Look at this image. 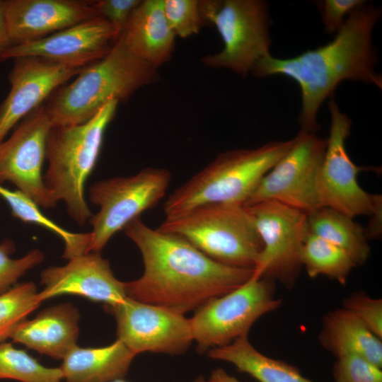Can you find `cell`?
Listing matches in <instances>:
<instances>
[{
	"label": "cell",
	"mask_w": 382,
	"mask_h": 382,
	"mask_svg": "<svg viewBox=\"0 0 382 382\" xmlns=\"http://www.w3.org/2000/svg\"><path fill=\"white\" fill-rule=\"evenodd\" d=\"M139 248L144 272L125 282L127 296L185 314L241 286L253 270L219 262L184 238L146 225L140 217L123 229Z\"/></svg>",
	"instance_id": "cell-1"
},
{
	"label": "cell",
	"mask_w": 382,
	"mask_h": 382,
	"mask_svg": "<svg viewBox=\"0 0 382 382\" xmlns=\"http://www.w3.org/2000/svg\"><path fill=\"white\" fill-rule=\"evenodd\" d=\"M381 15V8L366 3L349 15L327 44L286 59L270 54L251 74L259 78L281 74L295 81L301 96V129L316 133L320 129L319 108L333 96L339 83L349 80L381 89L382 77L375 69L378 59L372 42L374 28Z\"/></svg>",
	"instance_id": "cell-2"
},
{
	"label": "cell",
	"mask_w": 382,
	"mask_h": 382,
	"mask_svg": "<svg viewBox=\"0 0 382 382\" xmlns=\"http://www.w3.org/2000/svg\"><path fill=\"white\" fill-rule=\"evenodd\" d=\"M76 76L44 103L52 127L84 123L109 101L127 102L141 88L157 81L159 75L157 69L127 50L120 35L103 58Z\"/></svg>",
	"instance_id": "cell-3"
},
{
	"label": "cell",
	"mask_w": 382,
	"mask_h": 382,
	"mask_svg": "<svg viewBox=\"0 0 382 382\" xmlns=\"http://www.w3.org/2000/svg\"><path fill=\"white\" fill-rule=\"evenodd\" d=\"M293 141H272L255 149L221 153L168 196L163 204L165 219L203 205L244 206L262 178L290 149Z\"/></svg>",
	"instance_id": "cell-4"
},
{
	"label": "cell",
	"mask_w": 382,
	"mask_h": 382,
	"mask_svg": "<svg viewBox=\"0 0 382 382\" xmlns=\"http://www.w3.org/2000/svg\"><path fill=\"white\" fill-rule=\"evenodd\" d=\"M118 101L107 103L91 119L79 125L52 127L46 143L48 166L45 183L70 216L84 225L93 214L85 199V185L95 168L105 130Z\"/></svg>",
	"instance_id": "cell-5"
},
{
	"label": "cell",
	"mask_w": 382,
	"mask_h": 382,
	"mask_svg": "<svg viewBox=\"0 0 382 382\" xmlns=\"http://www.w3.org/2000/svg\"><path fill=\"white\" fill-rule=\"evenodd\" d=\"M180 236L222 264L254 270L262 250L261 238L244 206L213 204L194 208L157 228Z\"/></svg>",
	"instance_id": "cell-6"
},
{
	"label": "cell",
	"mask_w": 382,
	"mask_h": 382,
	"mask_svg": "<svg viewBox=\"0 0 382 382\" xmlns=\"http://www.w3.org/2000/svg\"><path fill=\"white\" fill-rule=\"evenodd\" d=\"M199 8L204 25L214 26L224 44L220 52L202 57L204 65L246 76L270 54L272 40L265 1L201 0Z\"/></svg>",
	"instance_id": "cell-7"
},
{
	"label": "cell",
	"mask_w": 382,
	"mask_h": 382,
	"mask_svg": "<svg viewBox=\"0 0 382 382\" xmlns=\"http://www.w3.org/2000/svg\"><path fill=\"white\" fill-rule=\"evenodd\" d=\"M171 180L163 168H146L128 177L99 180L89 189L90 201L99 211L89 219L92 226L87 253H100L109 240L164 197Z\"/></svg>",
	"instance_id": "cell-8"
},
{
	"label": "cell",
	"mask_w": 382,
	"mask_h": 382,
	"mask_svg": "<svg viewBox=\"0 0 382 382\" xmlns=\"http://www.w3.org/2000/svg\"><path fill=\"white\" fill-rule=\"evenodd\" d=\"M281 303L274 294V281L252 276L237 289L202 305L189 318L197 350L208 352L248 335L261 316Z\"/></svg>",
	"instance_id": "cell-9"
},
{
	"label": "cell",
	"mask_w": 382,
	"mask_h": 382,
	"mask_svg": "<svg viewBox=\"0 0 382 382\" xmlns=\"http://www.w3.org/2000/svg\"><path fill=\"white\" fill-rule=\"evenodd\" d=\"M245 208L262 243L253 276L293 287L303 267L301 253L309 233L308 214L272 200Z\"/></svg>",
	"instance_id": "cell-10"
},
{
	"label": "cell",
	"mask_w": 382,
	"mask_h": 382,
	"mask_svg": "<svg viewBox=\"0 0 382 382\" xmlns=\"http://www.w3.org/2000/svg\"><path fill=\"white\" fill-rule=\"evenodd\" d=\"M287 153L262 178L244 204L272 200L309 214L321 207L318 179L326 140L300 129Z\"/></svg>",
	"instance_id": "cell-11"
},
{
	"label": "cell",
	"mask_w": 382,
	"mask_h": 382,
	"mask_svg": "<svg viewBox=\"0 0 382 382\" xmlns=\"http://www.w3.org/2000/svg\"><path fill=\"white\" fill-rule=\"evenodd\" d=\"M328 108L331 122L318 179L320 205L352 219L371 216L381 205V196L366 192L357 181L359 173L367 168L356 166L346 150L352 120L341 112L333 96L329 98Z\"/></svg>",
	"instance_id": "cell-12"
},
{
	"label": "cell",
	"mask_w": 382,
	"mask_h": 382,
	"mask_svg": "<svg viewBox=\"0 0 382 382\" xmlns=\"http://www.w3.org/2000/svg\"><path fill=\"white\" fill-rule=\"evenodd\" d=\"M52 127L43 103L25 116L7 139L0 142V184L13 183L45 209L52 208L57 202L42 172Z\"/></svg>",
	"instance_id": "cell-13"
},
{
	"label": "cell",
	"mask_w": 382,
	"mask_h": 382,
	"mask_svg": "<svg viewBox=\"0 0 382 382\" xmlns=\"http://www.w3.org/2000/svg\"><path fill=\"white\" fill-rule=\"evenodd\" d=\"M115 318L117 337L134 354L142 352L178 355L193 342L189 318L163 306L127 297L121 303L104 306Z\"/></svg>",
	"instance_id": "cell-14"
},
{
	"label": "cell",
	"mask_w": 382,
	"mask_h": 382,
	"mask_svg": "<svg viewBox=\"0 0 382 382\" xmlns=\"http://www.w3.org/2000/svg\"><path fill=\"white\" fill-rule=\"evenodd\" d=\"M119 37L112 25L98 16L44 38L11 45L0 55V61L35 57L83 69L103 58Z\"/></svg>",
	"instance_id": "cell-15"
},
{
	"label": "cell",
	"mask_w": 382,
	"mask_h": 382,
	"mask_svg": "<svg viewBox=\"0 0 382 382\" xmlns=\"http://www.w3.org/2000/svg\"><path fill=\"white\" fill-rule=\"evenodd\" d=\"M83 69L71 68L40 57L14 59L8 75L10 91L0 104V142L19 121Z\"/></svg>",
	"instance_id": "cell-16"
},
{
	"label": "cell",
	"mask_w": 382,
	"mask_h": 382,
	"mask_svg": "<svg viewBox=\"0 0 382 382\" xmlns=\"http://www.w3.org/2000/svg\"><path fill=\"white\" fill-rule=\"evenodd\" d=\"M40 283L45 286L38 293L42 302L71 294L112 306L127 298L125 282L114 276L108 260L99 253H87L71 258L64 266L46 268L40 274Z\"/></svg>",
	"instance_id": "cell-17"
},
{
	"label": "cell",
	"mask_w": 382,
	"mask_h": 382,
	"mask_svg": "<svg viewBox=\"0 0 382 382\" xmlns=\"http://www.w3.org/2000/svg\"><path fill=\"white\" fill-rule=\"evenodd\" d=\"M98 16L93 1L4 0L5 23L12 45L44 38Z\"/></svg>",
	"instance_id": "cell-18"
},
{
	"label": "cell",
	"mask_w": 382,
	"mask_h": 382,
	"mask_svg": "<svg viewBox=\"0 0 382 382\" xmlns=\"http://www.w3.org/2000/svg\"><path fill=\"white\" fill-rule=\"evenodd\" d=\"M79 313L71 303L48 307L19 324L10 338L40 354L62 359L77 346Z\"/></svg>",
	"instance_id": "cell-19"
},
{
	"label": "cell",
	"mask_w": 382,
	"mask_h": 382,
	"mask_svg": "<svg viewBox=\"0 0 382 382\" xmlns=\"http://www.w3.org/2000/svg\"><path fill=\"white\" fill-rule=\"evenodd\" d=\"M121 36L132 54L157 69L175 50L176 36L165 17L163 0L141 1Z\"/></svg>",
	"instance_id": "cell-20"
},
{
	"label": "cell",
	"mask_w": 382,
	"mask_h": 382,
	"mask_svg": "<svg viewBox=\"0 0 382 382\" xmlns=\"http://www.w3.org/2000/svg\"><path fill=\"white\" fill-rule=\"evenodd\" d=\"M318 338L322 347L336 359L358 356L382 368L381 339L344 307L324 316Z\"/></svg>",
	"instance_id": "cell-21"
},
{
	"label": "cell",
	"mask_w": 382,
	"mask_h": 382,
	"mask_svg": "<svg viewBox=\"0 0 382 382\" xmlns=\"http://www.w3.org/2000/svg\"><path fill=\"white\" fill-rule=\"evenodd\" d=\"M134 354L117 339L103 347H74L59 366L66 382H110L123 378Z\"/></svg>",
	"instance_id": "cell-22"
},
{
	"label": "cell",
	"mask_w": 382,
	"mask_h": 382,
	"mask_svg": "<svg viewBox=\"0 0 382 382\" xmlns=\"http://www.w3.org/2000/svg\"><path fill=\"white\" fill-rule=\"evenodd\" d=\"M209 358L228 362L260 382H313L294 366L270 358L256 349L248 335L207 352Z\"/></svg>",
	"instance_id": "cell-23"
},
{
	"label": "cell",
	"mask_w": 382,
	"mask_h": 382,
	"mask_svg": "<svg viewBox=\"0 0 382 382\" xmlns=\"http://www.w3.org/2000/svg\"><path fill=\"white\" fill-rule=\"evenodd\" d=\"M309 232L346 251L357 265L366 262L370 248L364 229L352 218L328 207L308 214Z\"/></svg>",
	"instance_id": "cell-24"
},
{
	"label": "cell",
	"mask_w": 382,
	"mask_h": 382,
	"mask_svg": "<svg viewBox=\"0 0 382 382\" xmlns=\"http://www.w3.org/2000/svg\"><path fill=\"white\" fill-rule=\"evenodd\" d=\"M0 197L8 204L15 218L25 223L39 225L59 236L64 243L63 258L70 260L86 253L90 232L81 233L64 229L47 218L34 200L18 190H12L0 184Z\"/></svg>",
	"instance_id": "cell-25"
},
{
	"label": "cell",
	"mask_w": 382,
	"mask_h": 382,
	"mask_svg": "<svg viewBox=\"0 0 382 382\" xmlns=\"http://www.w3.org/2000/svg\"><path fill=\"white\" fill-rule=\"evenodd\" d=\"M301 258L310 277L323 275L342 284H346L357 266L346 251L310 232L304 241Z\"/></svg>",
	"instance_id": "cell-26"
},
{
	"label": "cell",
	"mask_w": 382,
	"mask_h": 382,
	"mask_svg": "<svg viewBox=\"0 0 382 382\" xmlns=\"http://www.w3.org/2000/svg\"><path fill=\"white\" fill-rule=\"evenodd\" d=\"M21 382H61L59 367L42 365L25 351L15 348L11 343H0V380Z\"/></svg>",
	"instance_id": "cell-27"
},
{
	"label": "cell",
	"mask_w": 382,
	"mask_h": 382,
	"mask_svg": "<svg viewBox=\"0 0 382 382\" xmlns=\"http://www.w3.org/2000/svg\"><path fill=\"white\" fill-rule=\"evenodd\" d=\"M32 282L13 286L0 294V343L11 337L16 327L42 303Z\"/></svg>",
	"instance_id": "cell-28"
},
{
	"label": "cell",
	"mask_w": 382,
	"mask_h": 382,
	"mask_svg": "<svg viewBox=\"0 0 382 382\" xmlns=\"http://www.w3.org/2000/svg\"><path fill=\"white\" fill-rule=\"evenodd\" d=\"M166 21L177 37L197 34L204 25L198 0H163Z\"/></svg>",
	"instance_id": "cell-29"
},
{
	"label": "cell",
	"mask_w": 382,
	"mask_h": 382,
	"mask_svg": "<svg viewBox=\"0 0 382 382\" xmlns=\"http://www.w3.org/2000/svg\"><path fill=\"white\" fill-rule=\"evenodd\" d=\"M14 250L12 241L7 239L0 243V294L12 288L21 277L45 259L44 253L37 249L21 258L13 259L10 255Z\"/></svg>",
	"instance_id": "cell-30"
},
{
	"label": "cell",
	"mask_w": 382,
	"mask_h": 382,
	"mask_svg": "<svg viewBox=\"0 0 382 382\" xmlns=\"http://www.w3.org/2000/svg\"><path fill=\"white\" fill-rule=\"evenodd\" d=\"M332 375L335 382H382L381 368L358 356L337 358Z\"/></svg>",
	"instance_id": "cell-31"
},
{
	"label": "cell",
	"mask_w": 382,
	"mask_h": 382,
	"mask_svg": "<svg viewBox=\"0 0 382 382\" xmlns=\"http://www.w3.org/2000/svg\"><path fill=\"white\" fill-rule=\"evenodd\" d=\"M343 307L354 313L376 336L382 340V299L362 292L350 294Z\"/></svg>",
	"instance_id": "cell-32"
},
{
	"label": "cell",
	"mask_w": 382,
	"mask_h": 382,
	"mask_svg": "<svg viewBox=\"0 0 382 382\" xmlns=\"http://www.w3.org/2000/svg\"><path fill=\"white\" fill-rule=\"evenodd\" d=\"M363 0H324L318 1L321 13L324 31L336 33L343 25L349 15L356 8L366 4Z\"/></svg>",
	"instance_id": "cell-33"
},
{
	"label": "cell",
	"mask_w": 382,
	"mask_h": 382,
	"mask_svg": "<svg viewBox=\"0 0 382 382\" xmlns=\"http://www.w3.org/2000/svg\"><path fill=\"white\" fill-rule=\"evenodd\" d=\"M141 0H98L93 5L98 15L108 21L120 36Z\"/></svg>",
	"instance_id": "cell-34"
},
{
	"label": "cell",
	"mask_w": 382,
	"mask_h": 382,
	"mask_svg": "<svg viewBox=\"0 0 382 382\" xmlns=\"http://www.w3.org/2000/svg\"><path fill=\"white\" fill-rule=\"evenodd\" d=\"M371 216L372 218L368 227L364 229L367 239L379 238L381 234V205L378 206Z\"/></svg>",
	"instance_id": "cell-35"
},
{
	"label": "cell",
	"mask_w": 382,
	"mask_h": 382,
	"mask_svg": "<svg viewBox=\"0 0 382 382\" xmlns=\"http://www.w3.org/2000/svg\"><path fill=\"white\" fill-rule=\"evenodd\" d=\"M11 45L4 18V0H0V55Z\"/></svg>",
	"instance_id": "cell-36"
},
{
	"label": "cell",
	"mask_w": 382,
	"mask_h": 382,
	"mask_svg": "<svg viewBox=\"0 0 382 382\" xmlns=\"http://www.w3.org/2000/svg\"><path fill=\"white\" fill-rule=\"evenodd\" d=\"M207 382H241L236 378L229 375L224 369L216 368L212 370Z\"/></svg>",
	"instance_id": "cell-37"
},
{
	"label": "cell",
	"mask_w": 382,
	"mask_h": 382,
	"mask_svg": "<svg viewBox=\"0 0 382 382\" xmlns=\"http://www.w3.org/2000/svg\"><path fill=\"white\" fill-rule=\"evenodd\" d=\"M191 382H207V380H205L203 376L200 375Z\"/></svg>",
	"instance_id": "cell-38"
},
{
	"label": "cell",
	"mask_w": 382,
	"mask_h": 382,
	"mask_svg": "<svg viewBox=\"0 0 382 382\" xmlns=\"http://www.w3.org/2000/svg\"><path fill=\"white\" fill-rule=\"evenodd\" d=\"M110 382H129L127 381H125L123 378L116 379Z\"/></svg>",
	"instance_id": "cell-39"
}]
</instances>
